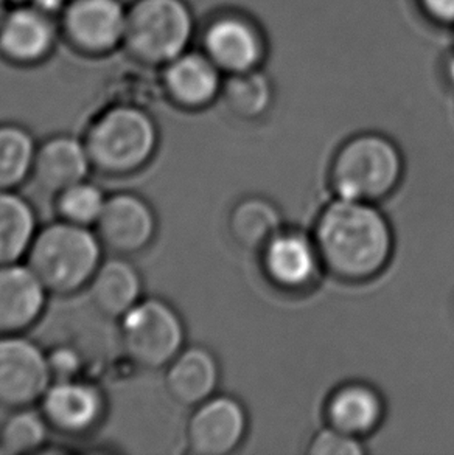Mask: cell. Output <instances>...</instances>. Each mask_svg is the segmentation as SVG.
I'll return each mask as SVG.
<instances>
[{"label":"cell","instance_id":"6da1fadb","mask_svg":"<svg viewBox=\"0 0 454 455\" xmlns=\"http://www.w3.org/2000/svg\"><path fill=\"white\" fill-rule=\"evenodd\" d=\"M314 243L327 274L344 283H368L393 259L395 236L377 204L336 197L320 210Z\"/></svg>","mask_w":454,"mask_h":455},{"label":"cell","instance_id":"7a4b0ae2","mask_svg":"<svg viewBox=\"0 0 454 455\" xmlns=\"http://www.w3.org/2000/svg\"><path fill=\"white\" fill-rule=\"evenodd\" d=\"M103 251L91 228L60 220L37 230L25 259L49 294L69 297L87 290Z\"/></svg>","mask_w":454,"mask_h":455},{"label":"cell","instance_id":"3957f363","mask_svg":"<svg viewBox=\"0 0 454 455\" xmlns=\"http://www.w3.org/2000/svg\"><path fill=\"white\" fill-rule=\"evenodd\" d=\"M83 142L93 170L122 178L151 162L159 147V128L143 108L116 105L93 118Z\"/></svg>","mask_w":454,"mask_h":455},{"label":"cell","instance_id":"277c9868","mask_svg":"<svg viewBox=\"0 0 454 455\" xmlns=\"http://www.w3.org/2000/svg\"><path fill=\"white\" fill-rule=\"evenodd\" d=\"M405 159L399 145L380 132L350 137L333 156L328 182L336 197L378 204L399 188Z\"/></svg>","mask_w":454,"mask_h":455},{"label":"cell","instance_id":"5b68a950","mask_svg":"<svg viewBox=\"0 0 454 455\" xmlns=\"http://www.w3.org/2000/svg\"><path fill=\"white\" fill-rule=\"evenodd\" d=\"M197 31L187 0H131L123 50L141 66L162 68L191 49Z\"/></svg>","mask_w":454,"mask_h":455},{"label":"cell","instance_id":"8992f818","mask_svg":"<svg viewBox=\"0 0 454 455\" xmlns=\"http://www.w3.org/2000/svg\"><path fill=\"white\" fill-rule=\"evenodd\" d=\"M120 338L129 359L139 367L166 369L185 347L184 320L164 299H142L120 319Z\"/></svg>","mask_w":454,"mask_h":455},{"label":"cell","instance_id":"52a82bcc","mask_svg":"<svg viewBox=\"0 0 454 455\" xmlns=\"http://www.w3.org/2000/svg\"><path fill=\"white\" fill-rule=\"evenodd\" d=\"M199 49L224 75L263 68L270 56V39L263 25L237 8L215 12L204 24Z\"/></svg>","mask_w":454,"mask_h":455},{"label":"cell","instance_id":"ba28073f","mask_svg":"<svg viewBox=\"0 0 454 455\" xmlns=\"http://www.w3.org/2000/svg\"><path fill=\"white\" fill-rule=\"evenodd\" d=\"M123 0H69L58 24L61 39L85 58H106L123 49L126 28Z\"/></svg>","mask_w":454,"mask_h":455},{"label":"cell","instance_id":"9c48e42d","mask_svg":"<svg viewBox=\"0 0 454 455\" xmlns=\"http://www.w3.org/2000/svg\"><path fill=\"white\" fill-rule=\"evenodd\" d=\"M52 384L47 353L24 334L0 336V407L36 404Z\"/></svg>","mask_w":454,"mask_h":455},{"label":"cell","instance_id":"30bf717a","mask_svg":"<svg viewBox=\"0 0 454 455\" xmlns=\"http://www.w3.org/2000/svg\"><path fill=\"white\" fill-rule=\"evenodd\" d=\"M61 39L58 18L27 4L10 5L0 20V60L16 68L49 61Z\"/></svg>","mask_w":454,"mask_h":455},{"label":"cell","instance_id":"8fae6325","mask_svg":"<svg viewBox=\"0 0 454 455\" xmlns=\"http://www.w3.org/2000/svg\"><path fill=\"white\" fill-rule=\"evenodd\" d=\"M93 232L105 251L112 255L131 257L153 244L158 235V216L145 197L118 191L106 197Z\"/></svg>","mask_w":454,"mask_h":455},{"label":"cell","instance_id":"7c38bea8","mask_svg":"<svg viewBox=\"0 0 454 455\" xmlns=\"http://www.w3.org/2000/svg\"><path fill=\"white\" fill-rule=\"evenodd\" d=\"M249 429L245 404L231 395L210 396L193 407L185 427L187 448L195 455H229L239 450Z\"/></svg>","mask_w":454,"mask_h":455},{"label":"cell","instance_id":"4fadbf2b","mask_svg":"<svg viewBox=\"0 0 454 455\" xmlns=\"http://www.w3.org/2000/svg\"><path fill=\"white\" fill-rule=\"evenodd\" d=\"M258 253L264 278L285 292L308 290L324 271L313 235L297 228H283Z\"/></svg>","mask_w":454,"mask_h":455},{"label":"cell","instance_id":"5bb4252c","mask_svg":"<svg viewBox=\"0 0 454 455\" xmlns=\"http://www.w3.org/2000/svg\"><path fill=\"white\" fill-rule=\"evenodd\" d=\"M226 75L201 49H191L160 68L166 100L181 111L199 112L222 99Z\"/></svg>","mask_w":454,"mask_h":455},{"label":"cell","instance_id":"9a60e30c","mask_svg":"<svg viewBox=\"0 0 454 455\" xmlns=\"http://www.w3.org/2000/svg\"><path fill=\"white\" fill-rule=\"evenodd\" d=\"M50 426L64 435L93 431L105 415V398L99 388L78 379L53 381L39 401Z\"/></svg>","mask_w":454,"mask_h":455},{"label":"cell","instance_id":"2e32d148","mask_svg":"<svg viewBox=\"0 0 454 455\" xmlns=\"http://www.w3.org/2000/svg\"><path fill=\"white\" fill-rule=\"evenodd\" d=\"M49 292L27 265L0 266V336L24 334L41 319Z\"/></svg>","mask_w":454,"mask_h":455},{"label":"cell","instance_id":"e0dca14e","mask_svg":"<svg viewBox=\"0 0 454 455\" xmlns=\"http://www.w3.org/2000/svg\"><path fill=\"white\" fill-rule=\"evenodd\" d=\"M91 170L85 142L69 134H58L37 145L30 179L39 190L56 196L86 180Z\"/></svg>","mask_w":454,"mask_h":455},{"label":"cell","instance_id":"ac0fdd59","mask_svg":"<svg viewBox=\"0 0 454 455\" xmlns=\"http://www.w3.org/2000/svg\"><path fill=\"white\" fill-rule=\"evenodd\" d=\"M220 379V363L203 345L184 347L166 369V392L181 406L197 407L209 400L216 394Z\"/></svg>","mask_w":454,"mask_h":455},{"label":"cell","instance_id":"d6986e66","mask_svg":"<svg viewBox=\"0 0 454 455\" xmlns=\"http://www.w3.org/2000/svg\"><path fill=\"white\" fill-rule=\"evenodd\" d=\"M327 425L355 435L369 437L380 427L386 404L380 392L368 382L350 381L335 388L326 403Z\"/></svg>","mask_w":454,"mask_h":455},{"label":"cell","instance_id":"ffe728a7","mask_svg":"<svg viewBox=\"0 0 454 455\" xmlns=\"http://www.w3.org/2000/svg\"><path fill=\"white\" fill-rule=\"evenodd\" d=\"M93 307L108 319H122L143 299V282L139 269L128 257L112 255L103 259L87 284Z\"/></svg>","mask_w":454,"mask_h":455},{"label":"cell","instance_id":"44dd1931","mask_svg":"<svg viewBox=\"0 0 454 455\" xmlns=\"http://www.w3.org/2000/svg\"><path fill=\"white\" fill-rule=\"evenodd\" d=\"M227 226L235 244L251 252H260L282 230L283 216L270 199L247 196L233 205Z\"/></svg>","mask_w":454,"mask_h":455},{"label":"cell","instance_id":"7402d4cb","mask_svg":"<svg viewBox=\"0 0 454 455\" xmlns=\"http://www.w3.org/2000/svg\"><path fill=\"white\" fill-rule=\"evenodd\" d=\"M222 100L227 111L243 122H258L276 103V86L263 68L226 75Z\"/></svg>","mask_w":454,"mask_h":455},{"label":"cell","instance_id":"603a6c76","mask_svg":"<svg viewBox=\"0 0 454 455\" xmlns=\"http://www.w3.org/2000/svg\"><path fill=\"white\" fill-rule=\"evenodd\" d=\"M37 232L31 204L14 191H0V266L27 257Z\"/></svg>","mask_w":454,"mask_h":455},{"label":"cell","instance_id":"cb8c5ba5","mask_svg":"<svg viewBox=\"0 0 454 455\" xmlns=\"http://www.w3.org/2000/svg\"><path fill=\"white\" fill-rule=\"evenodd\" d=\"M36 147L24 126L0 124V191H14L31 178Z\"/></svg>","mask_w":454,"mask_h":455},{"label":"cell","instance_id":"d4e9b609","mask_svg":"<svg viewBox=\"0 0 454 455\" xmlns=\"http://www.w3.org/2000/svg\"><path fill=\"white\" fill-rule=\"evenodd\" d=\"M49 429L41 411L36 412L30 407L16 409L0 425V452L24 455L41 450L49 435Z\"/></svg>","mask_w":454,"mask_h":455},{"label":"cell","instance_id":"484cf974","mask_svg":"<svg viewBox=\"0 0 454 455\" xmlns=\"http://www.w3.org/2000/svg\"><path fill=\"white\" fill-rule=\"evenodd\" d=\"M106 197L108 196L100 187L93 182L81 180L56 195V212L60 220L77 226L93 228L103 212Z\"/></svg>","mask_w":454,"mask_h":455},{"label":"cell","instance_id":"4316f807","mask_svg":"<svg viewBox=\"0 0 454 455\" xmlns=\"http://www.w3.org/2000/svg\"><path fill=\"white\" fill-rule=\"evenodd\" d=\"M307 454L310 455H362L366 448L362 438L350 435L327 425L324 429L314 434L308 443Z\"/></svg>","mask_w":454,"mask_h":455},{"label":"cell","instance_id":"83f0119b","mask_svg":"<svg viewBox=\"0 0 454 455\" xmlns=\"http://www.w3.org/2000/svg\"><path fill=\"white\" fill-rule=\"evenodd\" d=\"M47 365L53 381L78 379L81 371V356L70 347H56L47 353Z\"/></svg>","mask_w":454,"mask_h":455},{"label":"cell","instance_id":"f1b7e54d","mask_svg":"<svg viewBox=\"0 0 454 455\" xmlns=\"http://www.w3.org/2000/svg\"><path fill=\"white\" fill-rule=\"evenodd\" d=\"M416 5L430 24L454 30V0H416Z\"/></svg>","mask_w":454,"mask_h":455},{"label":"cell","instance_id":"f546056e","mask_svg":"<svg viewBox=\"0 0 454 455\" xmlns=\"http://www.w3.org/2000/svg\"><path fill=\"white\" fill-rule=\"evenodd\" d=\"M69 0H30L31 5L36 6L41 12H47L50 16L60 18L64 6L68 5Z\"/></svg>","mask_w":454,"mask_h":455},{"label":"cell","instance_id":"4dcf8cb0","mask_svg":"<svg viewBox=\"0 0 454 455\" xmlns=\"http://www.w3.org/2000/svg\"><path fill=\"white\" fill-rule=\"evenodd\" d=\"M442 74L445 81L451 84V87H454V30L451 45H450L449 52L443 56Z\"/></svg>","mask_w":454,"mask_h":455},{"label":"cell","instance_id":"1f68e13d","mask_svg":"<svg viewBox=\"0 0 454 455\" xmlns=\"http://www.w3.org/2000/svg\"><path fill=\"white\" fill-rule=\"evenodd\" d=\"M8 6H10V2H8V0H0V20H2L4 16H5Z\"/></svg>","mask_w":454,"mask_h":455},{"label":"cell","instance_id":"d6a6232c","mask_svg":"<svg viewBox=\"0 0 454 455\" xmlns=\"http://www.w3.org/2000/svg\"><path fill=\"white\" fill-rule=\"evenodd\" d=\"M8 2H10V5H18V4H27L30 0H8Z\"/></svg>","mask_w":454,"mask_h":455}]
</instances>
